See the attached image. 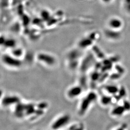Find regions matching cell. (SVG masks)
I'll return each instance as SVG.
<instances>
[{
  "label": "cell",
  "instance_id": "277c9868",
  "mask_svg": "<svg viewBox=\"0 0 130 130\" xmlns=\"http://www.w3.org/2000/svg\"><path fill=\"white\" fill-rule=\"evenodd\" d=\"M83 87L80 84L73 85L67 89L66 95L68 99L74 100L79 97H82L83 95Z\"/></svg>",
  "mask_w": 130,
  "mask_h": 130
},
{
  "label": "cell",
  "instance_id": "3957f363",
  "mask_svg": "<svg viewBox=\"0 0 130 130\" xmlns=\"http://www.w3.org/2000/svg\"><path fill=\"white\" fill-rule=\"evenodd\" d=\"M21 101L20 96L16 94H10L3 96L0 100L2 107L4 108L15 107Z\"/></svg>",
  "mask_w": 130,
  "mask_h": 130
},
{
  "label": "cell",
  "instance_id": "52a82bcc",
  "mask_svg": "<svg viewBox=\"0 0 130 130\" xmlns=\"http://www.w3.org/2000/svg\"><path fill=\"white\" fill-rule=\"evenodd\" d=\"M67 130H85V127L83 123L77 122L72 124L70 123L68 126Z\"/></svg>",
  "mask_w": 130,
  "mask_h": 130
},
{
  "label": "cell",
  "instance_id": "5b68a950",
  "mask_svg": "<svg viewBox=\"0 0 130 130\" xmlns=\"http://www.w3.org/2000/svg\"><path fill=\"white\" fill-rule=\"evenodd\" d=\"M2 63L9 68L13 69H19L22 66V62L19 59L13 56L5 55L2 58Z\"/></svg>",
  "mask_w": 130,
  "mask_h": 130
},
{
  "label": "cell",
  "instance_id": "ba28073f",
  "mask_svg": "<svg viewBox=\"0 0 130 130\" xmlns=\"http://www.w3.org/2000/svg\"><path fill=\"white\" fill-rule=\"evenodd\" d=\"M109 130H127L125 124H120L119 126H115L113 127H112Z\"/></svg>",
  "mask_w": 130,
  "mask_h": 130
},
{
  "label": "cell",
  "instance_id": "6da1fadb",
  "mask_svg": "<svg viewBox=\"0 0 130 130\" xmlns=\"http://www.w3.org/2000/svg\"><path fill=\"white\" fill-rule=\"evenodd\" d=\"M98 94L91 91L83 95L77 108L79 116H84L87 114L98 100Z\"/></svg>",
  "mask_w": 130,
  "mask_h": 130
},
{
  "label": "cell",
  "instance_id": "8992f818",
  "mask_svg": "<svg viewBox=\"0 0 130 130\" xmlns=\"http://www.w3.org/2000/svg\"><path fill=\"white\" fill-rule=\"evenodd\" d=\"M38 59L42 64L48 67H53L56 65V59L49 55H39L38 57Z\"/></svg>",
  "mask_w": 130,
  "mask_h": 130
},
{
  "label": "cell",
  "instance_id": "7a4b0ae2",
  "mask_svg": "<svg viewBox=\"0 0 130 130\" xmlns=\"http://www.w3.org/2000/svg\"><path fill=\"white\" fill-rule=\"evenodd\" d=\"M71 117L70 114L63 113L56 117L52 121L50 127L51 130H62L70 125Z\"/></svg>",
  "mask_w": 130,
  "mask_h": 130
}]
</instances>
